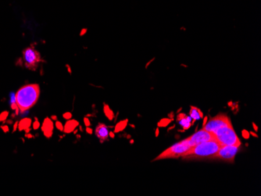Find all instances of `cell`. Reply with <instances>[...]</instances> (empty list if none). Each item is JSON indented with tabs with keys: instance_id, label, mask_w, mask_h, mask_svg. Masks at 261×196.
<instances>
[{
	"instance_id": "obj_19",
	"label": "cell",
	"mask_w": 261,
	"mask_h": 196,
	"mask_svg": "<svg viewBox=\"0 0 261 196\" xmlns=\"http://www.w3.org/2000/svg\"><path fill=\"white\" fill-rule=\"evenodd\" d=\"M1 129H2V131H3V132H4V133H8V132H9V127H8V125H2V126H1Z\"/></svg>"
},
{
	"instance_id": "obj_15",
	"label": "cell",
	"mask_w": 261,
	"mask_h": 196,
	"mask_svg": "<svg viewBox=\"0 0 261 196\" xmlns=\"http://www.w3.org/2000/svg\"><path fill=\"white\" fill-rule=\"evenodd\" d=\"M9 116V112L8 111H4L2 112V114H0V122H3L5 120H7V117Z\"/></svg>"
},
{
	"instance_id": "obj_5",
	"label": "cell",
	"mask_w": 261,
	"mask_h": 196,
	"mask_svg": "<svg viewBox=\"0 0 261 196\" xmlns=\"http://www.w3.org/2000/svg\"><path fill=\"white\" fill-rule=\"evenodd\" d=\"M23 60L25 67L35 70L42 60L40 53L33 47H28L23 51Z\"/></svg>"
},
{
	"instance_id": "obj_7",
	"label": "cell",
	"mask_w": 261,
	"mask_h": 196,
	"mask_svg": "<svg viewBox=\"0 0 261 196\" xmlns=\"http://www.w3.org/2000/svg\"><path fill=\"white\" fill-rule=\"evenodd\" d=\"M186 140L188 144L191 147H193V146L197 145L203 143V142L215 141L216 136L213 133L209 132L204 129H201L196 133L186 138Z\"/></svg>"
},
{
	"instance_id": "obj_14",
	"label": "cell",
	"mask_w": 261,
	"mask_h": 196,
	"mask_svg": "<svg viewBox=\"0 0 261 196\" xmlns=\"http://www.w3.org/2000/svg\"><path fill=\"white\" fill-rule=\"evenodd\" d=\"M32 120L30 118H24L18 124V130L20 131H25L26 129L31 127Z\"/></svg>"
},
{
	"instance_id": "obj_11",
	"label": "cell",
	"mask_w": 261,
	"mask_h": 196,
	"mask_svg": "<svg viewBox=\"0 0 261 196\" xmlns=\"http://www.w3.org/2000/svg\"><path fill=\"white\" fill-rule=\"evenodd\" d=\"M177 120L184 130H188L192 126L194 121V120L190 116H187L184 114H179L177 117Z\"/></svg>"
},
{
	"instance_id": "obj_2",
	"label": "cell",
	"mask_w": 261,
	"mask_h": 196,
	"mask_svg": "<svg viewBox=\"0 0 261 196\" xmlns=\"http://www.w3.org/2000/svg\"><path fill=\"white\" fill-rule=\"evenodd\" d=\"M221 145L215 141H210L199 144L192 147L191 149L183 154L181 157L184 158H214Z\"/></svg>"
},
{
	"instance_id": "obj_17",
	"label": "cell",
	"mask_w": 261,
	"mask_h": 196,
	"mask_svg": "<svg viewBox=\"0 0 261 196\" xmlns=\"http://www.w3.org/2000/svg\"><path fill=\"white\" fill-rule=\"evenodd\" d=\"M63 117H64L65 120H70L71 117H72V114H71V113H70V112H67V113L64 114Z\"/></svg>"
},
{
	"instance_id": "obj_1",
	"label": "cell",
	"mask_w": 261,
	"mask_h": 196,
	"mask_svg": "<svg viewBox=\"0 0 261 196\" xmlns=\"http://www.w3.org/2000/svg\"><path fill=\"white\" fill-rule=\"evenodd\" d=\"M39 95L40 88L37 84H29L19 88L15 94V98L20 114L31 109L38 103Z\"/></svg>"
},
{
	"instance_id": "obj_4",
	"label": "cell",
	"mask_w": 261,
	"mask_h": 196,
	"mask_svg": "<svg viewBox=\"0 0 261 196\" xmlns=\"http://www.w3.org/2000/svg\"><path fill=\"white\" fill-rule=\"evenodd\" d=\"M191 146L189 145L187 142V140L184 139L182 142L176 143L171 146L170 148L163 152L161 154L156 157L154 160H160V159H171V158H178V157H181L184 153L188 152L191 149Z\"/></svg>"
},
{
	"instance_id": "obj_22",
	"label": "cell",
	"mask_w": 261,
	"mask_h": 196,
	"mask_svg": "<svg viewBox=\"0 0 261 196\" xmlns=\"http://www.w3.org/2000/svg\"><path fill=\"white\" fill-rule=\"evenodd\" d=\"M85 125L87 127L88 126H89V124H90V123H89V120H88V119H85Z\"/></svg>"
},
{
	"instance_id": "obj_21",
	"label": "cell",
	"mask_w": 261,
	"mask_h": 196,
	"mask_svg": "<svg viewBox=\"0 0 261 196\" xmlns=\"http://www.w3.org/2000/svg\"><path fill=\"white\" fill-rule=\"evenodd\" d=\"M25 137H28V138H33L34 136H33V135H31V134L27 133V135H25Z\"/></svg>"
},
{
	"instance_id": "obj_20",
	"label": "cell",
	"mask_w": 261,
	"mask_h": 196,
	"mask_svg": "<svg viewBox=\"0 0 261 196\" xmlns=\"http://www.w3.org/2000/svg\"><path fill=\"white\" fill-rule=\"evenodd\" d=\"M18 124H19V122H18V121H16L15 124H14V125H13V132H15V131H17V129L18 128Z\"/></svg>"
},
{
	"instance_id": "obj_12",
	"label": "cell",
	"mask_w": 261,
	"mask_h": 196,
	"mask_svg": "<svg viewBox=\"0 0 261 196\" xmlns=\"http://www.w3.org/2000/svg\"><path fill=\"white\" fill-rule=\"evenodd\" d=\"M79 125L78 121L76 120H70L67 121L64 126V132L65 134H70L74 131V129Z\"/></svg>"
},
{
	"instance_id": "obj_6",
	"label": "cell",
	"mask_w": 261,
	"mask_h": 196,
	"mask_svg": "<svg viewBox=\"0 0 261 196\" xmlns=\"http://www.w3.org/2000/svg\"><path fill=\"white\" fill-rule=\"evenodd\" d=\"M231 120L226 114H218L214 117L211 118L208 122L204 124L202 129L206 131L211 132V133H215L218 129L221 128L223 127L227 126L228 124H231Z\"/></svg>"
},
{
	"instance_id": "obj_13",
	"label": "cell",
	"mask_w": 261,
	"mask_h": 196,
	"mask_svg": "<svg viewBox=\"0 0 261 196\" xmlns=\"http://www.w3.org/2000/svg\"><path fill=\"white\" fill-rule=\"evenodd\" d=\"M189 116L194 120H200L203 116L202 111L200 109H198L197 107L195 106H191V109H190V111H189Z\"/></svg>"
},
{
	"instance_id": "obj_8",
	"label": "cell",
	"mask_w": 261,
	"mask_h": 196,
	"mask_svg": "<svg viewBox=\"0 0 261 196\" xmlns=\"http://www.w3.org/2000/svg\"><path fill=\"white\" fill-rule=\"evenodd\" d=\"M239 146L222 145L214 158L230 163L233 162L235 159V155L239 152Z\"/></svg>"
},
{
	"instance_id": "obj_9",
	"label": "cell",
	"mask_w": 261,
	"mask_h": 196,
	"mask_svg": "<svg viewBox=\"0 0 261 196\" xmlns=\"http://www.w3.org/2000/svg\"><path fill=\"white\" fill-rule=\"evenodd\" d=\"M42 131L46 138H51L53 134V129H54V124L51 118L46 117L44 120L42 125Z\"/></svg>"
},
{
	"instance_id": "obj_18",
	"label": "cell",
	"mask_w": 261,
	"mask_h": 196,
	"mask_svg": "<svg viewBox=\"0 0 261 196\" xmlns=\"http://www.w3.org/2000/svg\"><path fill=\"white\" fill-rule=\"evenodd\" d=\"M32 125H33V129H34V130H38V129L39 128V127H40V123H39V121H38V120H35V122L33 123V124H32Z\"/></svg>"
},
{
	"instance_id": "obj_24",
	"label": "cell",
	"mask_w": 261,
	"mask_h": 196,
	"mask_svg": "<svg viewBox=\"0 0 261 196\" xmlns=\"http://www.w3.org/2000/svg\"><path fill=\"white\" fill-rule=\"evenodd\" d=\"M31 127H29V128H27V129H26V130H25V132H26V133H29V132H30V131H31Z\"/></svg>"
},
{
	"instance_id": "obj_23",
	"label": "cell",
	"mask_w": 261,
	"mask_h": 196,
	"mask_svg": "<svg viewBox=\"0 0 261 196\" xmlns=\"http://www.w3.org/2000/svg\"><path fill=\"white\" fill-rule=\"evenodd\" d=\"M50 118L52 120H57V116L56 115H52Z\"/></svg>"
},
{
	"instance_id": "obj_25",
	"label": "cell",
	"mask_w": 261,
	"mask_h": 196,
	"mask_svg": "<svg viewBox=\"0 0 261 196\" xmlns=\"http://www.w3.org/2000/svg\"><path fill=\"white\" fill-rule=\"evenodd\" d=\"M87 132H88V133H89V134H92V130L87 127Z\"/></svg>"
},
{
	"instance_id": "obj_16",
	"label": "cell",
	"mask_w": 261,
	"mask_h": 196,
	"mask_svg": "<svg viewBox=\"0 0 261 196\" xmlns=\"http://www.w3.org/2000/svg\"><path fill=\"white\" fill-rule=\"evenodd\" d=\"M55 126L56 127V129H58L59 131H64V126H63V124H62L60 121L59 120H56Z\"/></svg>"
},
{
	"instance_id": "obj_10",
	"label": "cell",
	"mask_w": 261,
	"mask_h": 196,
	"mask_svg": "<svg viewBox=\"0 0 261 196\" xmlns=\"http://www.w3.org/2000/svg\"><path fill=\"white\" fill-rule=\"evenodd\" d=\"M95 134L96 135V137L99 138V141L101 142H103L108 138L110 132L108 131V127L106 126L105 124H99L95 127Z\"/></svg>"
},
{
	"instance_id": "obj_3",
	"label": "cell",
	"mask_w": 261,
	"mask_h": 196,
	"mask_svg": "<svg viewBox=\"0 0 261 196\" xmlns=\"http://www.w3.org/2000/svg\"><path fill=\"white\" fill-rule=\"evenodd\" d=\"M213 134L216 136V140L221 145H241V142L236 135L231 123L228 124L227 126L218 129Z\"/></svg>"
}]
</instances>
